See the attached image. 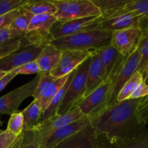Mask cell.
<instances>
[{"label":"cell","instance_id":"obj_14","mask_svg":"<svg viewBox=\"0 0 148 148\" xmlns=\"http://www.w3.org/2000/svg\"><path fill=\"white\" fill-rule=\"evenodd\" d=\"M92 52L75 50L62 51L59 63L50 74L57 77L69 75L91 56Z\"/></svg>","mask_w":148,"mask_h":148},{"label":"cell","instance_id":"obj_24","mask_svg":"<svg viewBox=\"0 0 148 148\" xmlns=\"http://www.w3.org/2000/svg\"><path fill=\"white\" fill-rule=\"evenodd\" d=\"M75 70L69 74V78H68V79L66 80V82H65L64 86L61 88L60 90H59V92H58V93L56 94V96L54 97L53 101H51V103L50 105H49V106L48 107L47 109L46 110V111L43 112V114H42L40 122L57 116L59 107H60L62 101H63L65 95H66V92H67V90L68 88H69V85H70L71 81H72V78H73L74 75H75Z\"/></svg>","mask_w":148,"mask_h":148},{"label":"cell","instance_id":"obj_25","mask_svg":"<svg viewBox=\"0 0 148 148\" xmlns=\"http://www.w3.org/2000/svg\"><path fill=\"white\" fill-rule=\"evenodd\" d=\"M22 113L24 117L25 131L35 130L40 124L43 112L36 100L33 99L28 106L22 111Z\"/></svg>","mask_w":148,"mask_h":148},{"label":"cell","instance_id":"obj_18","mask_svg":"<svg viewBox=\"0 0 148 148\" xmlns=\"http://www.w3.org/2000/svg\"><path fill=\"white\" fill-rule=\"evenodd\" d=\"M106 71L108 77L113 79L127 58L121 54L114 46L109 45L96 51Z\"/></svg>","mask_w":148,"mask_h":148},{"label":"cell","instance_id":"obj_8","mask_svg":"<svg viewBox=\"0 0 148 148\" xmlns=\"http://www.w3.org/2000/svg\"><path fill=\"white\" fill-rule=\"evenodd\" d=\"M69 75L57 77L49 74L40 73V79L33 97L38 103L42 112H45L61 88L69 78Z\"/></svg>","mask_w":148,"mask_h":148},{"label":"cell","instance_id":"obj_7","mask_svg":"<svg viewBox=\"0 0 148 148\" xmlns=\"http://www.w3.org/2000/svg\"><path fill=\"white\" fill-rule=\"evenodd\" d=\"M44 46L27 44L22 40L18 49L0 56V71L10 72L17 68L37 59Z\"/></svg>","mask_w":148,"mask_h":148},{"label":"cell","instance_id":"obj_33","mask_svg":"<svg viewBox=\"0 0 148 148\" xmlns=\"http://www.w3.org/2000/svg\"><path fill=\"white\" fill-rule=\"evenodd\" d=\"M29 0H0V16L7 14L13 10L21 9Z\"/></svg>","mask_w":148,"mask_h":148},{"label":"cell","instance_id":"obj_5","mask_svg":"<svg viewBox=\"0 0 148 148\" xmlns=\"http://www.w3.org/2000/svg\"><path fill=\"white\" fill-rule=\"evenodd\" d=\"M53 14L33 15L29 24L27 33L22 40L27 44L46 46L51 42V30L57 23Z\"/></svg>","mask_w":148,"mask_h":148},{"label":"cell","instance_id":"obj_23","mask_svg":"<svg viewBox=\"0 0 148 148\" xmlns=\"http://www.w3.org/2000/svg\"><path fill=\"white\" fill-rule=\"evenodd\" d=\"M103 148H148V128L137 137L129 140L109 143L101 139Z\"/></svg>","mask_w":148,"mask_h":148},{"label":"cell","instance_id":"obj_30","mask_svg":"<svg viewBox=\"0 0 148 148\" xmlns=\"http://www.w3.org/2000/svg\"><path fill=\"white\" fill-rule=\"evenodd\" d=\"M137 49L140 53V62L137 71L143 75L148 67V29L143 34Z\"/></svg>","mask_w":148,"mask_h":148},{"label":"cell","instance_id":"obj_15","mask_svg":"<svg viewBox=\"0 0 148 148\" xmlns=\"http://www.w3.org/2000/svg\"><path fill=\"white\" fill-rule=\"evenodd\" d=\"M53 148H103V144L95 130L90 125Z\"/></svg>","mask_w":148,"mask_h":148},{"label":"cell","instance_id":"obj_11","mask_svg":"<svg viewBox=\"0 0 148 148\" xmlns=\"http://www.w3.org/2000/svg\"><path fill=\"white\" fill-rule=\"evenodd\" d=\"M100 17H89L77 19L66 23H56L52 27L51 36L52 40L66 37L84 31L100 30Z\"/></svg>","mask_w":148,"mask_h":148},{"label":"cell","instance_id":"obj_1","mask_svg":"<svg viewBox=\"0 0 148 148\" xmlns=\"http://www.w3.org/2000/svg\"><path fill=\"white\" fill-rule=\"evenodd\" d=\"M141 99H129L108 106L90 119V126L98 137L109 143L137 137L147 129V124L140 121L137 114Z\"/></svg>","mask_w":148,"mask_h":148},{"label":"cell","instance_id":"obj_28","mask_svg":"<svg viewBox=\"0 0 148 148\" xmlns=\"http://www.w3.org/2000/svg\"><path fill=\"white\" fill-rule=\"evenodd\" d=\"M21 45V39H14L12 38L9 27L0 30V56L6 55L17 50Z\"/></svg>","mask_w":148,"mask_h":148},{"label":"cell","instance_id":"obj_6","mask_svg":"<svg viewBox=\"0 0 148 148\" xmlns=\"http://www.w3.org/2000/svg\"><path fill=\"white\" fill-rule=\"evenodd\" d=\"M111 85L112 80L111 78L108 77L95 90L82 98L76 106L88 118L91 119L95 116L108 106Z\"/></svg>","mask_w":148,"mask_h":148},{"label":"cell","instance_id":"obj_35","mask_svg":"<svg viewBox=\"0 0 148 148\" xmlns=\"http://www.w3.org/2000/svg\"><path fill=\"white\" fill-rule=\"evenodd\" d=\"M140 121L147 124L148 122V95L142 98L137 111Z\"/></svg>","mask_w":148,"mask_h":148},{"label":"cell","instance_id":"obj_19","mask_svg":"<svg viewBox=\"0 0 148 148\" xmlns=\"http://www.w3.org/2000/svg\"><path fill=\"white\" fill-rule=\"evenodd\" d=\"M90 125V120L88 117L70 123L56 130L50 137L45 148H53L69 137L85 130Z\"/></svg>","mask_w":148,"mask_h":148},{"label":"cell","instance_id":"obj_12","mask_svg":"<svg viewBox=\"0 0 148 148\" xmlns=\"http://www.w3.org/2000/svg\"><path fill=\"white\" fill-rule=\"evenodd\" d=\"M140 62V53L138 49L132 54L127 58L124 64L121 66L119 70L116 72L113 77L111 85V97H110L108 106L113 105L117 103V95L121 90L124 84L132 77V75L137 72L139 64Z\"/></svg>","mask_w":148,"mask_h":148},{"label":"cell","instance_id":"obj_26","mask_svg":"<svg viewBox=\"0 0 148 148\" xmlns=\"http://www.w3.org/2000/svg\"><path fill=\"white\" fill-rule=\"evenodd\" d=\"M124 9L140 16V28L143 34L148 29V0H128Z\"/></svg>","mask_w":148,"mask_h":148},{"label":"cell","instance_id":"obj_16","mask_svg":"<svg viewBox=\"0 0 148 148\" xmlns=\"http://www.w3.org/2000/svg\"><path fill=\"white\" fill-rule=\"evenodd\" d=\"M140 17L132 12L126 11L108 18L101 19L100 17V30L108 32L117 31L124 29L140 27Z\"/></svg>","mask_w":148,"mask_h":148},{"label":"cell","instance_id":"obj_10","mask_svg":"<svg viewBox=\"0 0 148 148\" xmlns=\"http://www.w3.org/2000/svg\"><path fill=\"white\" fill-rule=\"evenodd\" d=\"M85 117L87 116H84L77 106H75L73 109L63 115H57L40 122L36 128L40 137V148L46 147L49 139L56 130Z\"/></svg>","mask_w":148,"mask_h":148},{"label":"cell","instance_id":"obj_32","mask_svg":"<svg viewBox=\"0 0 148 148\" xmlns=\"http://www.w3.org/2000/svg\"><path fill=\"white\" fill-rule=\"evenodd\" d=\"M21 148H40V137L36 129L23 131V140Z\"/></svg>","mask_w":148,"mask_h":148},{"label":"cell","instance_id":"obj_3","mask_svg":"<svg viewBox=\"0 0 148 148\" xmlns=\"http://www.w3.org/2000/svg\"><path fill=\"white\" fill-rule=\"evenodd\" d=\"M56 5L55 14L58 23H66L77 19L101 17V12L92 0H52Z\"/></svg>","mask_w":148,"mask_h":148},{"label":"cell","instance_id":"obj_22","mask_svg":"<svg viewBox=\"0 0 148 148\" xmlns=\"http://www.w3.org/2000/svg\"><path fill=\"white\" fill-rule=\"evenodd\" d=\"M92 1L101 11V18L106 19L126 12L124 7L128 0H92Z\"/></svg>","mask_w":148,"mask_h":148},{"label":"cell","instance_id":"obj_2","mask_svg":"<svg viewBox=\"0 0 148 148\" xmlns=\"http://www.w3.org/2000/svg\"><path fill=\"white\" fill-rule=\"evenodd\" d=\"M111 32L92 30L51 40V43L61 51H95L111 43Z\"/></svg>","mask_w":148,"mask_h":148},{"label":"cell","instance_id":"obj_9","mask_svg":"<svg viewBox=\"0 0 148 148\" xmlns=\"http://www.w3.org/2000/svg\"><path fill=\"white\" fill-rule=\"evenodd\" d=\"M40 79V73L36 75L27 83L0 97V114H12L18 111V108L24 100L33 96Z\"/></svg>","mask_w":148,"mask_h":148},{"label":"cell","instance_id":"obj_27","mask_svg":"<svg viewBox=\"0 0 148 148\" xmlns=\"http://www.w3.org/2000/svg\"><path fill=\"white\" fill-rule=\"evenodd\" d=\"M25 10L31 13L33 15L38 14H53L56 12V5L52 0L34 1L29 0L28 2L23 7Z\"/></svg>","mask_w":148,"mask_h":148},{"label":"cell","instance_id":"obj_40","mask_svg":"<svg viewBox=\"0 0 148 148\" xmlns=\"http://www.w3.org/2000/svg\"><path fill=\"white\" fill-rule=\"evenodd\" d=\"M23 140V132L19 136H17V139L14 140V143L11 145L8 148H21L22 143Z\"/></svg>","mask_w":148,"mask_h":148},{"label":"cell","instance_id":"obj_13","mask_svg":"<svg viewBox=\"0 0 148 148\" xmlns=\"http://www.w3.org/2000/svg\"><path fill=\"white\" fill-rule=\"evenodd\" d=\"M142 36L143 32L140 27L117 30L111 34V45L127 58L137 49Z\"/></svg>","mask_w":148,"mask_h":148},{"label":"cell","instance_id":"obj_36","mask_svg":"<svg viewBox=\"0 0 148 148\" xmlns=\"http://www.w3.org/2000/svg\"><path fill=\"white\" fill-rule=\"evenodd\" d=\"M20 10L21 9L13 10V11L7 13V14L0 16V30L4 28H6V27H8L11 25L13 20L17 17L19 13L20 12Z\"/></svg>","mask_w":148,"mask_h":148},{"label":"cell","instance_id":"obj_41","mask_svg":"<svg viewBox=\"0 0 148 148\" xmlns=\"http://www.w3.org/2000/svg\"><path fill=\"white\" fill-rule=\"evenodd\" d=\"M143 78H144V82L148 85V67L143 75Z\"/></svg>","mask_w":148,"mask_h":148},{"label":"cell","instance_id":"obj_31","mask_svg":"<svg viewBox=\"0 0 148 148\" xmlns=\"http://www.w3.org/2000/svg\"><path fill=\"white\" fill-rule=\"evenodd\" d=\"M7 130L16 136H19L23 132L24 117L22 111H17L10 116L7 124Z\"/></svg>","mask_w":148,"mask_h":148},{"label":"cell","instance_id":"obj_37","mask_svg":"<svg viewBox=\"0 0 148 148\" xmlns=\"http://www.w3.org/2000/svg\"><path fill=\"white\" fill-rule=\"evenodd\" d=\"M17 137V136L6 130L4 132L0 135V148H8L14 143Z\"/></svg>","mask_w":148,"mask_h":148},{"label":"cell","instance_id":"obj_42","mask_svg":"<svg viewBox=\"0 0 148 148\" xmlns=\"http://www.w3.org/2000/svg\"><path fill=\"white\" fill-rule=\"evenodd\" d=\"M8 73V72H2V71H0V79H1V78L4 77V76H5Z\"/></svg>","mask_w":148,"mask_h":148},{"label":"cell","instance_id":"obj_20","mask_svg":"<svg viewBox=\"0 0 148 148\" xmlns=\"http://www.w3.org/2000/svg\"><path fill=\"white\" fill-rule=\"evenodd\" d=\"M62 51L51 43L46 45L36 59L41 74H49L56 66L60 60Z\"/></svg>","mask_w":148,"mask_h":148},{"label":"cell","instance_id":"obj_4","mask_svg":"<svg viewBox=\"0 0 148 148\" xmlns=\"http://www.w3.org/2000/svg\"><path fill=\"white\" fill-rule=\"evenodd\" d=\"M90 61L91 56H90L75 69V75L58 111V116L63 115L73 109L85 96Z\"/></svg>","mask_w":148,"mask_h":148},{"label":"cell","instance_id":"obj_43","mask_svg":"<svg viewBox=\"0 0 148 148\" xmlns=\"http://www.w3.org/2000/svg\"><path fill=\"white\" fill-rule=\"evenodd\" d=\"M1 124H2V123H1V121H0V127H1ZM4 131H5V130H2L1 128H0V135H1V134H3V133L4 132Z\"/></svg>","mask_w":148,"mask_h":148},{"label":"cell","instance_id":"obj_17","mask_svg":"<svg viewBox=\"0 0 148 148\" xmlns=\"http://www.w3.org/2000/svg\"><path fill=\"white\" fill-rule=\"evenodd\" d=\"M108 78L106 71L97 51L92 52L88 72L85 97L90 94Z\"/></svg>","mask_w":148,"mask_h":148},{"label":"cell","instance_id":"obj_34","mask_svg":"<svg viewBox=\"0 0 148 148\" xmlns=\"http://www.w3.org/2000/svg\"><path fill=\"white\" fill-rule=\"evenodd\" d=\"M15 72H17V75H33V74H38L40 73V69L36 61L29 62V63L25 64L20 67L17 68Z\"/></svg>","mask_w":148,"mask_h":148},{"label":"cell","instance_id":"obj_21","mask_svg":"<svg viewBox=\"0 0 148 148\" xmlns=\"http://www.w3.org/2000/svg\"><path fill=\"white\" fill-rule=\"evenodd\" d=\"M33 16L31 13L22 7L20 12L9 26L12 38L21 40L24 38Z\"/></svg>","mask_w":148,"mask_h":148},{"label":"cell","instance_id":"obj_38","mask_svg":"<svg viewBox=\"0 0 148 148\" xmlns=\"http://www.w3.org/2000/svg\"><path fill=\"white\" fill-rule=\"evenodd\" d=\"M148 95V85L143 81L135 90L132 95H131L130 99H138L143 98Z\"/></svg>","mask_w":148,"mask_h":148},{"label":"cell","instance_id":"obj_29","mask_svg":"<svg viewBox=\"0 0 148 148\" xmlns=\"http://www.w3.org/2000/svg\"><path fill=\"white\" fill-rule=\"evenodd\" d=\"M144 81L143 75L138 71L132 75L131 78L124 84L123 88L117 95V102L129 100L139 85Z\"/></svg>","mask_w":148,"mask_h":148},{"label":"cell","instance_id":"obj_39","mask_svg":"<svg viewBox=\"0 0 148 148\" xmlns=\"http://www.w3.org/2000/svg\"><path fill=\"white\" fill-rule=\"evenodd\" d=\"M17 75L15 70L8 72L5 76L0 79V92L5 88V87Z\"/></svg>","mask_w":148,"mask_h":148}]
</instances>
